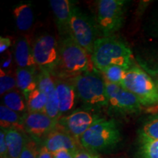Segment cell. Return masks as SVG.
Instances as JSON below:
<instances>
[{"mask_svg": "<svg viewBox=\"0 0 158 158\" xmlns=\"http://www.w3.org/2000/svg\"><path fill=\"white\" fill-rule=\"evenodd\" d=\"M92 66L101 72L112 65H118L129 69L134 64L133 52L130 47L117 37H99L94 43L91 54Z\"/></svg>", "mask_w": 158, "mask_h": 158, "instance_id": "6da1fadb", "label": "cell"}, {"mask_svg": "<svg viewBox=\"0 0 158 158\" xmlns=\"http://www.w3.org/2000/svg\"><path fill=\"white\" fill-rule=\"evenodd\" d=\"M89 56L73 36L61 38L59 65L54 76L70 79L91 70L92 63Z\"/></svg>", "mask_w": 158, "mask_h": 158, "instance_id": "7a4b0ae2", "label": "cell"}, {"mask_svg": "<svg viewBox=\"0 0 158 158\" xmlns=\"http://www.w3.org/2000/svg\"><path fill=\"white\" fill-rule=\"evenodd\" d=\"M122 141L119 126L114 119L100 118L80 139L83 149L93 152H104L114 149Z\"/></svg>", "mask_w": 158, "mask_h": 158, "instance_id": "3957f363", "label": "cell"}, {"mask_svg": "<svg viewBox=\"0 0 158 158\" xmlns=\"http://www.w3.org/2000/svg\"><path fill=\"white\" fill-rule=\"evenodd\" d=\"M69 80L76 89L78 98L86 109L108 107L106 81L97 71H87Z\"/></svg>", "mask_w": 158, "mask_h": 158, "instance_id": "277c9868", "label": "cell"}, {"mask_svg": "<svg viewBox=\"0 0 158 158\" xmlns=\"http://www.w3.org/2000/svg\"><path fill=\"white\" fill-rule=\"evenodd\" d=\"M121 86L133 94L143 107L158 105L157 85L138 64L134 63L128 69Z\"/></svg>", "mask_w": 158, "mask_h": 158, "instance_id": "5b68a950", "label": "cell"}, {"mask_svg": "<svg viewBox=\"0 0 158 158\" xmlns=\"http://www.w3.org/2000/svg\"><path fill=\"white\" fill-rule=\"evenodd\" d=\"M124 0L98 1L96 23L102 37L113 36L122 28L124 22Z\"/></svg>", "mask_w": 158, "mask_h": 158, "instance_id": "8992f818", "label": "cell"}, {"mask_svg": "<svg viewBox=\"0 0 158 158\" xmlns=\"http://www.w3.org/2000/svg\"><path fill=\"white\" fill-rule=\"evenodd\" d=\"M70 29L75 40L91 56L94 43L99 38L98 35L100 31L96 21L84 13L73 2L71 6Z\"/></svg>", "mask_w": 158, "mask_h": 158, "instance_id": "52a82bcc", "label": "cell"}, {"mask_svg": "<svg viewBox=\"0 0 158 158\" xmlns=\"http://www.w3.org/2000/svg\"><path fill=\"white\" fill-rule=\"evenodd\" d=\"M32 50L37 68L54 76L59 62V43L56 38L48 34L41 35L35 40Z\"/></svg>", "mask_w": 158, "mask_h": 158, "instance_id": "ba28073f", "label": "cell"}, {"mask_svg": "<svg viewBox=\"0 0 158 158\" xmlns=\"http://www.w3.org/2000/svg\"><path fill=\"white\" fill-rule=\"evenodd\" d=\"M105 81L108 108L121 114H135L141 111L143 106L133 94L120 85Z\"/></svg>", "mask_w": 158, "mask_h": 158, "instance_id": "9c48e42d", "label": "cell"}, {"mask_svg": "<svg viewBox=\"0 0 158 158\" xmlns=\"http://www.w3.org/2000/svg\"><path fill=\"white\" fill-rule=\"evenodd\" d=\"M100 116L89 109H76L63 116L59 120V125L80 142L81 138Z\"/></svg>", "mask_w": 158, "mask_h": 158, "instance_id": "30bf717a", "label": "cell"}, {"mask_svg": "<svg viewBox=\"0 0 158 158\" xmlns=\"http://www.w3.org/2000/svg\"><path fill=\"white\" fill-rule=\"evenodd\" d=\"M25 133L42 145L45 138L58 126L59 122L43 112H28L23 114Z\"/></svg>", "mask_w": 158, "mask_h": 158, "instance_id": "8fae6325", "label": "cell"}, {"mask_svg": "<svg viewBox=\"0 0 158 158\" xmlns=\"http://www.w3.org/2000/svg\"><path fill=\"white\" fill-rule=\"evenodd\" d=\"M43 145L52 154L61 150H68L74 154L78 150L82 149L80 142L60 127L59 124L56 129L45 138Z\"/></svg>", "mask_w": 158, "mask_h": 158, "instance_id": "7c38bea8", "label": "cell"}, {"mask_svg": "<svg viewBox=\"0 0 158 158\" xmlns=\"http://www.w3.org/2000/svg\"><path fill=\"white\" fill-rule=\"evenodd\" d=\"M56 92L59 105L61 117L73 111L78 98L76 89L70 80L57 78L55 79Z\"/></svg>", "mask_w": 158, "mask_h": 158, "instance_id": "4fadbf2b", "label": "cell"}, {"mask_svg": "<svg viewBox=\"0 0 158 158\" xmlns=\"http://www.w3.org/2000/svg\"><path fill=\"white\" fill-rule=\"evenodd\" d=\"M49 3L54 13L59 36L61 38L72 36L70 29L72 2L69 0H51Z\"/></svg>", "mask_w": 158, "mask_h": 158, "instance_id": "5bb4252c", "label": "cell"}, {"mask_svg": "<svg viewBox=\"0 0 158 158\" xmlns=\"http://www.w3.org/2000/svg\"><path fill=\"white\" fill-rule=\"evenodd\" d=\"M14 58L19 68L37 69L32 46L27 37H21L15 43Z\"/></svg>", "mask_w": 158, "mask_h": 158, "instance_id": "9a60e30c", "label": "cell"}, {"mask_svg": "<svg viewBox=\"0 0 158 158\" xmlns=\"http://www.w3.org/2000/svg\"><path fill=\"white\" fill-rule=\"evenodd\" d=\"M36 69L18 68L15 70L17 87L26 100L29 94L37 88Z\"/></svg>", "mask_w": 158, "mask_h": 158, "instance_id": "2e32d148", "label": "cell"}, {"mask_svg": "<svg viewBox=\"0 0 158 158\" xmlns=\"http://www.w3.org/2000/svg\"><path fill=\"white\" fill-rule=\"evenodd\" d=\"M27 134L16 129L5 130L7 158H20L24 147Z\"/></svg>", "mask_w": 158, "mask_h": 158, "instance_id": "e0dca14e", "label": "cell"}, {"mask_svg": "<svg viewBox=\"0 0 158 158\" xmlns=\"http://www.w3.org/2000/svg\"><path fill=\"white\" fill-rule=\"evenodd\" d=\"M0 125L1 129H16L25 133L23 114L21 115L4 105H1L0 106Z\"/></svg>", "mask_w": 158, "mask_h": 158, "instance_id": "ac0fdd59", "label": "cell"}, {"mask_svg": "<svg viewBox=\"0 0 158 158\" xmlns=\"http://www.w3.org/2000/svg\"><path fill=\"white\" fill-rule=\"evenodd\" d=\"M17 28L21 31H28L34 22V13L29 3H21L13 9Z\"/></svg>", "mask_w": 158, "mask_h": 158, "instance_id": "d6986e66", "label": "cell"}, {"mask_svg": "<svg viewBox=\"0 0 158 158\" xmlns=\"http://www.w3.org/2000/svg\"><path fill=\"white\" fill-rule=\"evenodd\" d=\"M3 105L19 114L27 112V103L25 97L20 91L13 90L3 96Z\"/></svg>", "mask_w": 158, "mask_h": 158, "instance_id": "ffe728a7", "label": "cell"}, {"mask_svg": "<svg viewBox=\"0 0 158 158\" xmlns=\"http://www.w3.org/2000/svg\"><path fill=\"white\" fill-rule=\"evenodd\" d=\"M137 61L138 65L152 77L158 86V52L145 57L137 56Z\"/></svg>", "mask_w": 158, "mask_h": 158, "instance_id": "44dd1931", "label": "cell"}, {"mask_svg": "<svg viewBox=\"0 0 158 158\" xmlns=\"http://www.w3.org/2000/svg\"><path fill=\"white\" fill-rule=\"evenodd\" d=\"M47 100V96L37 88L27 98V111L45 113Z\"/></svg>", "mask_w": 158, "mask_h": 158, "instance_id": "7402d4cb", "label": "cell"}, {"mask_svg": "<svg viewBox=\"0 0 158 158\" xmlns=\"http://www.w3.org/2000/svg\"><path fill=\"white\" fill-rule=\"evenodd\" d=\"M139 155L141 158H158V140L139 133Z\"/></svg>", "mask_w": 158, "mask_h": 158, "instance_id": "603a6c76", "label": "cell"}, {"mask_svg": "<svg viewBox=\"0 0 158 158\" xmlns=\"http://www.w3.org/2000/svg\"><path fill=\"white\" fill-rule=\"evenodd\" d=\"M37 89L43 92L48 98L56 92L55 81L52 78V75L47 70H40L37 76Z\"/></svg>", "mask_w": 158, "mask_h": 158, "instance_id": "cb8c5ba5", "label": "cell"}, {"mask_svg": "<svg viewBox=\"0 0 158 158\" xmlns=\"http://www.w3.org/2000/svg\"><path fill=\"white\" fill-rule=\"evenodd\" d=\"M128 69L118 65H112L102 70L101 73L103 78L106 81L111 84L120 85L121 86L122 81Z\"/></svg>", "mask_w": 158, "mask_h": 158, "instance_id": "d4e9b609", "label": "cell"}, {"mask_svg": "<svg viewBox=\"0 0 158 158\" xmlns=\"http://www.w3.org/2000/svg\"><path fill=\"white\" fill-rule=\"evenodd\" d=\"M139 133L152 139L158 140V115L148 118L139 130Z\"/></svg>", "mask_w": 158, "mask_h": 158, "instance_id": "484cf974", "label": "cell"}, {"mask_svg": "<svg viewBox=\"0 0 158 158\" xmlns=\"http://www.w3.org/2000/svg\"><path fill=\"white\" fill-rule=\"evenodd\" d=\"M40 144L27 135L24 147L20 158H39Z\"/></svg>", "mask_w": 158, "mask_h": 158, "instance_id": "4316f807", "label": "cell"}, {"mask_svg": "<svg viewBox=\"0 0 158 158\" xmlns=\"http://www.w3.org/2000/svg\"><path fill=\"white\" fill-rule=\"evenodd\" d=\"M0 94L2 96L17 87L16 78L11 74L7 73L2 69L0 70Z\"/></svg>", "mask_w": 158, "mask_h": 158, "instance_id": "83f0119b", "label": "cell"}, {"mask_svg": "<svg viewBox=\"0 0 158 158\" xmlns=\"http://www.w3.org/2000/svg\"><path fill=\"white\" fill-rule=\"evenodd\" d=\"M47 100L46 107H45V113L53 119L58 121L60 119L61 115L59 111V105L58 98H57L56 92L48 96Z\"/></svg>", "mask_w": 158, "mask_h": 158, "instance_id": "f1b7e54d", "label": "cell"}, {"mask_svg": "<svg viewBox=\"0 0 158 158\" xmlns=\"http://www.w3.org/2000/svg\"><path fill=\"white\" fill-rule=\"evenodd\" d=\"M0 157L7 158V147L5 139V130L1 129L0 131Z\"/></svg>", "mask_w": 158, "mask_h": 158, "instance_id": "f546056e", "label": "cell"}, {"mask_svg": "<svg viewBox=\"0 0 158 158\" xmlns=\"http://www.w3.org/2000/svg\"><path fill=\"white\" fill-rule=\"evenodd\" d=\"M73 158H100L96 152L89 151V150L81 149L74 153Z\"/></svg>", "mask_w": 158, "mask_h": 158, "instance_id": "4dcf8cb0", "label": "cell"}, {"mask_svg": "<svg viewBox=\"0 0 158 158\" xmlns=\"http://www.w3.org/2000/svg\"><path fill=\"white\" fill-rule=\"evenodd\" d=\"M12 44L10 38L7 37H0V52L2 54L8 49Z\"/></svg>", "mask_w": 158, "mask_h": 158, "instance_id": "1f68e13d", "label": "cell"}, {"mask_svg": "<svg viewBox=\"0 0 158 158\" xmlns=\"http://www.w3.org/2000/svg\"><path fill=\"white\" fill-rule=\"evenodd\" d=\"M54 158H73L74 154L68 150H61L53 154Z\"/></svg>", "mask_w": 158, "mask_h": 158, "instance_id": "d6a6232c", "label": "cell"}, {"mask_svg": "<svg viewBox=\"0 0 158 158\" xmlns=\"http://www.w3.org/2000/svg\"><path fill=\"white\" fill-rule=\"evenodd\" d=\"M39 158H54V155L51 152L48 151V149L44 145L42 144L40 148Z\"/></svg>", "mask_w": 158, "mask_h": 158, "instance_id": "836d02e7", "label": "cell"}, {"mask_svg": "<svg viewBox=\"0 0 158 158\" xmlns=\"http://www.w3.org/2000/svg\"><path fill=\"white\" fill-rule=\"evenodd\" d=\"M10 63H11V55L10 54L8 58L6 59V60L4 61V62H2V69L9 68Z\"/></svg>", "mask_w": 158, "mask_h": 158, "instance_id": "e575fe53", "label": "cell"}, {"mask_svg": "<svg viewBox=\"0 0 158 158\" xmlns=\"http://www.w3.org/2000/svg\"><path fill=\"white\" fill-rule=\"evenodd\" d=\"M155 31L156 35H157V37H158V21H157V22L156 23V25H155Z\"/></svg>", "mask_w": 158, "mask_h": 158, "instance_id": "d590c367", "label": "cell"}]
</instances>
